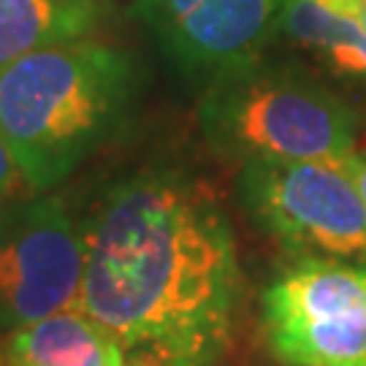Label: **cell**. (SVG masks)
<instances>
[{
	"label": "cell",
	"mask_w": 366,
	"mask_h": 366,
	"mask_svg": "<svg viewBox=\"0 0 366 366\" xmlns=\"http://www.w3.org/2000/svg\"><path fill=\"white\" fill-rule=\"evenodd\" d=\"M323 3L331 6V9H337V11L347 14L366 33V0H323Z\"/></svg>",
	"instance_id": "13"
},
{
	"label": "cell",
	"mask_w": 366,
	"mask_h": 366,
	"mask_svg": "<svg viewBox=\"0 0 366 366\" xmlns=\"http://www.w3.org/2000/svg\"><path fill=\"white\" fill-rule=\"evenodd\" d=\"M30 196H33V190L27 184L25 171L16 163L9 144L0 139V212H6L9 207L25 201Z\"/></svg>",
	"instance_id": "11"
},
{
	"label": "cell",
	"mask_w": 366,
	"mask_h": 366,
	"mask_svg": "<svg viewBox=\"0 0 366 366\" xmlns=\"http://www.w3.org/2000/svg\"><path fill=\"white\" fill-rule=\"evenodd\" d=\"M125 366H163V364L149 361V358H133V355H125Z\"/></svg>",
	"instance_id": "14"
},
{
	"label": "cell",
	"mask_w": 366,
	"mask_h": 366,
	"mask_svg": "<svg viewBox=\"0 0 366 366\" xmlns=\"http://www.w3.org/2000/svg\"><path fill=\"white\" fill-rule=\"evenodd\" d=\"M239 290L231 222L209 187L184 171L144 169L122 179L84 228L81 310L125 355L212 366Z\"/></svg>",
	"instance_id": "1"
},
{
	"label": "cell",
	"mask_w": 366,
	"mask_h": 366,
	"mask_svg": "<svg viewBox=\"0 0 366 366\" xmlns=\"http://www.w3.org/2000/svg\"><path fill=\"white\" fill-rule=\"evenodd\" d=\"M19 366H125V350L81 307L14 328L3 340Z\"/></svg>",
	"instance_id": "8"
},
{
	"label": "cell",
	"mask_w": 366,
	"mask_h": 366,
	"mask_svg": "<svg viewBox=\"0 0 366 366\" xmlns=\"http://www.w3.org/2000/svg\"><path fill=\"white\" fill-rule=\"evenodd\" d=\"M81 280L84 228L60 198H25L0 212V328L81 307Z\"/></svg>",
	"instance_id": "6"
},
{
	"label": "cell",
	"mask_w": 366,
	"mask_h": 366,
	"mask_svg": "<svg viewBox=\"0 0 366 366\" xmlns=\"http://www.w3.org/2000/svg\"><path fill=\"white\" fill-rule=\"evenodd\" d=\"M139 74L128 52L79 39L0 68V139L39 196L63 182L128 119Z\"/></svg>",
	"instance_id": "2"
},
{
	"label": "cell",
	"mask_w": 366,
	"mask_h": 366,
	"mask_svg": "<svg viewBox=\"0 0 366 366\" xmlns=\"http://www.w3.org/2000/svg\"><path fill=\"white\" fill-rule=\"evenodd\" d=\"M98 22V0H0V68L44 46L87 39Z\"/></svg>",
	"instance_id": "9"
},
{
	"label": "cell",
	"mask_w": 366,
	"mask_h": 366,
	"mask_svg": "<svg viewBox=\"0 0 366 366\" xmlns=\"http://www.w3.org/2000/svg\"><path fill=\"white\" fill-rule=\"evenodd\" d=\"M239 196L255 225L296 258L366 266V204L342 163L247 160Z\"/></svg>",
	"instance_id": "4"
},
{
	"label": "cell",
	"mask_w": 366,
	"mask_h": 366,
	"mask_svg": "<svg viewBox=\"0 0 366 366\" xmlns=\"http://www.w3.org/2000/svg\"><path fill=\"white\" fill-rule=\"evenodd\" d=\"M263 323L288 366H366V266L299 258L263 293Z\"/></svg>",
	"instance_id": "5"
},
{
	"label": "cell",
	"mask_w": 366,
	"mask_h": 366,
	"mask_svg": "<svg viewBox=\"0 0 366 366\" xmlns=\"http://www.w3.org/2000/svg\"><path fill=\"white\" fill-rule=\"evenodd\" d=\"M280 33L345 79L366 81V33L323 0H282Z\"/></svg>",
	"instance_id": "10"
},
{
	"label": "cell",
	"mask_w": 366,
	"mask_h": 366,
	"mask_svg": "<svg viewBox=\"0 0 366 366\" xmlns=\"http://www.w3.org/2000/svg\"><path fill=\"white\" fill-rule=\"evenodd\" d=\"M0 366H19L16 361H14L11 355H9V350H6V345H3V340H0Z\"/></svg>",
	"instance_id": "15"
},
{
	"label": "cell",
	"mask_w": 366,
	"mask_h": 366,
	"mask_svg": "<svg viewBox=\"0 0 366 366\" xmlns=\"http://www.w3.org/2000/svg\"><path fill=\"white\" fill-rule=\"evenodd\" d=\"M198 122L217 152L247 160L345 163L358 149L353 109L293 66L252 63L204 90Z\"/></svg>",
	"instance_id": "3"
},
{
	"label": "cell",
	"mask_w": 366,
	"mask_h": 366,
	"mask_svg": "<svg viewBox=\"0 0 366 366\" xmlns=\"http://www.w3.org/2000/svg\"><path fill=\"white\" fill-rule=\"evenodd\" d=\"M342 166L350 174V179L355 182V187H358V193H361V198H364L366 204V149H355Z\"/></svg>",
	"instance_id": "12"
},
{
	"label": "cell",
	"mask_w": 366,
	"mask_h": 366,
	"mask_svg": "<svg viewBox=\"0 0 366 366\" xmlns=\"http://www.w3.org/2000/svg\"><path fill=\"white\" fill-rule=\"evenodd\" d=\"M133 11L171 66L209 87L261 60L282 0H136Z\"/></svg>",
	"instance_id": "7"
}]
</instances>
